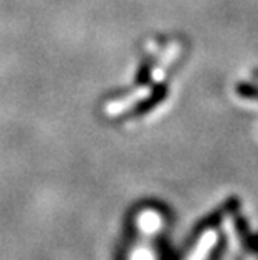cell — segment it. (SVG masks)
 <instances>
[{
    "instance_id": "cell-3",
    "label": "cell",
    "mask_w": 258,
    "mask_h": 260,
    "mask_svg": "<svg viewBox=\"0 0 258 260\" xmlns=\"http://www.w3.org/2000/svg\"><path fill=\"white\" fill-rule=\"evenodd\" d=\"M138 226L146 234H155L163 226V215L156 210H146L139 215Z\"/></svg>"
},
{
    "instance_id": "cell-2",
    "label": "cell",
    "mask_w": 258,
    "mask_h": 260,
    "mask_svg": "<svg viewBox=\"0 0 258 260\" xmlns=\"http://www.w3.org/2000/svg\"><path fill=\"white\" fill-rule=\"evenodd\" d=\"M218 240V237L215 232H206L205 235L201 237V240L196 243V247L193 248V252L190 253V257L186 260H208L210 253L215 247V243Z\"/></svg>"
},
{
    "instance_id": "cell-5",
    "label": "cell",
    "mask_w": 258,
    "mask_h": 260,
    "mask_svg": "<svg viewBox=\"0 0 258 260\" xmlns=\"http://www.w3.org/2000/svg\"><path fill=\"white\" fill-rule=\"evenodd\" d=\"M238 94L243 98H248V99H258V87L241 84V86H238Z\"/></svg>"
},
{
    "instance_id": "cell-4",
    "label": "cell",
    "mask_w": 258,
    "mask_h": 260,
    "mask_svg": "<svg viewBox=\"0 0 258 260\" xmlns=\"http://www.w3.org/2000/svg\"><path fill=\"white\" fill-rule=\"evenodd\" d=\"M146 96H148V89H139V91H136V92L131 94V96L126 98V99H119V101L113 103L111 106L107 108V113L116 114V113L124 111V109H128V108L133 106V104L139 103L141 99H144Z\"/></svg>"
},
{
    "instance_id": "cell-1",
    "label": "cell",
    "mask_w": 258,
    "mask_h": 260,
    "mask_svg": "<svg viewBox=\"0 0 258 260\" xmlns=\"http://www.w3.org/2000/svg\"><path fill=\"white\" fill-rule=\"evenodd\" d=\"M179 51H181V44H179V42L169 44L168 49L164 51V54L161 56V59H159L158 66L155 68V71H153V81H155L156 84H159V82H161V81L164 79V74H166L168 68L171 66L173 59L178 56Z\"/></svg>"
}]
</instances>
